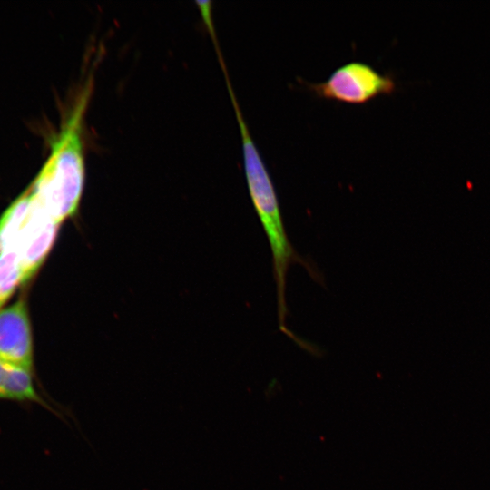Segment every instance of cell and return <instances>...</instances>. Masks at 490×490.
<instances>
[{"mask_svg":"<svg viewBox=\"0 0 490 490\" xmlns=\"http://www.w3.org/2000/svg\"><path fill=\"white\" fill-rule=\"evenodd\" d=\"M318 97L350 104H363L379 96L392 93L396 83L370 64L352 61L338 67L323 82L307 83Z\"/></svg>","mask_w":490,"mask_h":490,"instance_id":"obj_4","label":"cell"},{"mask_svg":"<svg viewBox=\"0 0 490 490\" xmlns=\"http://www.w3.org/2000/svg\"><path fill=\"white\" fill-rule=\"evenodd\" d=\"M0 360L31 371L34 368L32 328L24 298L0 309Z\"/></svg>","mask_w":490,"mask_h":490,"instance_id":"obj_5","label":"cell"},{"mask_svg":"<svg viewBox=\"0 0 490 490\" xmlns=\"http://www.w3.org/2000/svg\"><path fill=\"white\" fill-rule=\"evenodd\" d=\"M227 87L239 124L248 191L271 251L279 329L299 344L300 339L286 325L288 309L285 294L288 270L291 264L299 263L304 266L315 279L318 275L309 263L296 252L289 241L270 172L251 137L230 83H227Z\"/></svg>","mask_w":490,"mask_h":490,"instance_id":"obj_2","label":"cell"},{"mask_svg":"<svg viewBox=\"0 0 490 490\" xmlns=\"http://www.w3.org/2000/svg\"><path fill=\"white\" fill-rule=\"evenodd\" d=\"M19 284H23V273L17 253L12 249H1L0 309Z\"/></svg>","mask_w":490,"mask_h":490,"instance_id":"obj_7","label":"cell"},{"mask_svg":"<svg viewBox=\"0 0 490 490\" xmlns=\"http://www.w3.org/2000/svg\"><path fill=\"white\" fill-rule=\"evenodd\" d=\"M0 400L37 404L63 418L36 389L31 370L0 360Z\"/></svg>","mask_w":490,"mask_h":490,"instance_id":"obj_6","label":"cell"},{"mask_svg":"<svg viewBox=\"0 0 490 490\" xmlns=\"http://www.w3.org/2000/svg\"><path fill=\"white\" fill-rule=\"evenodd\" d=\"M90 80L77 97L50 153L27 188L33 201L60 224L77 210L84 185L83 119L92 93Z\"/></svg>","mask_w":490,"mask_h":490,"instance_id":"obj_1","label":"cell"},{"mask_svg":"<svg viewBox=\"0 0 490 490\" xmlns=\"http://www.w3.org/2000/svg\"><path fill=\"white\" fill-rule=\"evenodd\" d=\"M59 224L24 191L0 218V250L12 249L19 258L23 284L36 272L54 245Z\"/></svg>","mask_w":490,"mask_h":490,"instance_id":"obj_3","label":"cell"}]
</instances>
